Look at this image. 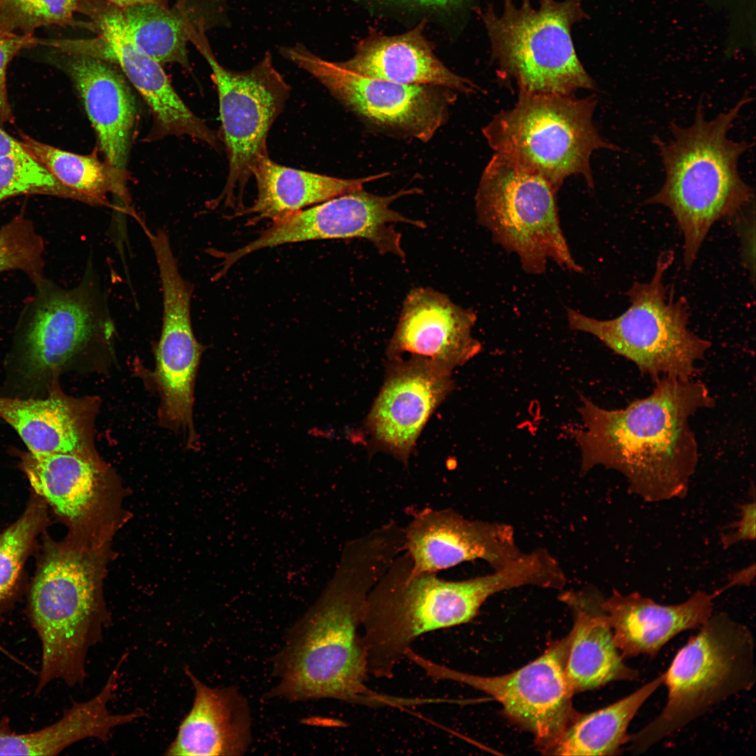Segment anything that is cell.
<instances>
[{"mask_svg": "<svg viewBox=\"0 0 756 756\" xmlns=\"http://www.w3.org/2000/svg\"><path fill=\"white\" fill-rule=\"evenodd\" d=\"M402 552L400 536L381 526L344 546L319 597L290 628L274 659L277 684L267 699H334L368 706L402 699L370 690L367 652L360 634L368 595Z\"/></svg>", "mask_w": 756, "mask_h": 756, "instance_id": "6da1fadb", "label": "cell"}, {"mask_svg": "<svg viewBox=\"0 0 756 756\" xmlns=\"http://www.w3.org/2000/svg\"><path fill=\"white\" fill-rule=\"evenodd\" d=\"M652 393L625 407L602 408L581 396L582 428L568 432L581 453L582 474L603 466L622 474L629 493L648 503L684 498L699 462L690 425L715 401L699 381L662 377Z\"/></svg>", "mask_w": 756, "mask_h": 756, "instance_id": "7a4b0ae2", "label": "cell"}, {"mask_svg": "<svg viewBox=\"0 0 756 756\" xmlns=\"http://www.w3.org/2000/svg\"><path fill=\"white\" fill-rule=\"evenodd\" d=\"M537 561L524 554L491 574L447 580L416 573L400 554L370 591L361 628L369 674L391 678L405 652L421 635L467 623L491 596L541 580Z\"/></svg>", "mask_w": 756, "mask_h": 756, "instance_id": "3957f363", "label": "cell"}, {"mask_svg": "<svg viewBox=\"0 0 756 756\" xmlns=\"http://www.w3.org/2000/svg\"><path fill=\"white\" fill-rule=\"evenodd\" d=\"M750 99L743 96L710 120L705 118L699 102L690 125L671 122L672 136L667 142L657 136L652 139L662 158L665 178L646 203L667 207L674 216L683 235L687 268L694 262L713 225L737 215L753 197L752 188L738 170L739 159L750 145L728 136Z\"/></svg>", "mask_w": 756, "mask_h": 756, "instance_id": "277c9868", "label": "cell"}, {"mask_svg": "<svg viewBox=\"0 0 756 756\" xmlns=\"http://www.w3.org/2000/svg\"><path fill=\"white\" fill-rule=\"evenodd\" d=\"M95 566L74 538L44 539L27 597V615L42 649L35 695L55 680L74 687L86 678L88 652L111 622Z\"/></svg>", "mask_w": 756, "mask_h": 756, "instance_id": "5b68a950", "label": "cell"}, {"mask_svg": "<svg viewBox=\"0 0 756 756\" xmlns=\"http://www.w3.org/2000/svg\"><path fill=\"white\" fill-rule=\"evenodd\" d=\"M596 104L594 96L519 91L515 106L496 114L482 132L496 153L541 176L555 190L572 175L582 176L592 188L593 152L619 150L594 125Z\"/></svg>", "mask_w": 756, "mask_h": 756, "instance_id": "8992f818", "label": "cell"}, {"mask_svg": "<svg viewBox=\"0 0 756 756\" xmlns=\"http://www.w3.org/2000/svg\"><path fill=\"white\" fill-rule=\"evenodd\" d=\"M754 648L748 627L726 612L713 613L664 673L666 703L652 721L629 735L630 752H645L713 706L750 690L755 681Z\"/></svg>", "mask_w": 756, "mask_h": 756, "instance_id": "52a82bcc", "label": "cell"}, {"mask_svg": "<svg viewBox=\"0 0 756 756\" xmlns=\"http://www.w3.org/2000/svg\"><path fill=\"white\" fill-rule=\"evenodd\" d=\"M673 259V252L662 253L651 280L634 281L627 292L630 306L620 316L598 320L566 308L569 328L598 338L654 382L662 377L693 378L711 343L689 328L685 300L676 299L664 284Z\"/></svg>", "mask_w": 756, "mask_h": 756, "instance_id": "ba28073f", "label": "cell"}, {"mask_svg": "<svg viewBox=\"0 0 756 756\" xmlns=\"http://www.w3.org/2000/svg\"><path fill=\"white\" fill-rule=\"evenodd\" d=\"M499 71L515 80L519 91L571 95L596 84L576 53L572 28L587 18L582 0H531L516 6L503 0L497 14L489 6L480 14Z\"/></svg>", "mask_w": 756, "mask_h": 756, "instance_id": "9c48e42d", "label": "cell"}, {"mask_svg": "<svg viewBox=\"0 0 756 756\" xmlns=\"http://www.w3.org/2000/svg\"><path fill=\"white\" fill-rule=\"evenodd\" d=\"M556 190L543 178L495 153L475 195L477 222L493 241L519 258L528 274H541L548 260L582 273L562 232Z\"/></svg>", "mask_w": 756, "mask_h": 756, "instance_id": "30bf717a", "label": "cell"}, {"mask_svg": "<svg viewBox=\"0 0 756 756\" xmlns=\"http://www.w3.org/2000/svg\"><path fill=\"white\" fill-rule=\"evenodd\" d=\"M205 31L192 29L189 41L209 64L217 88L222 140L229 164L220 200L235 205L241 202L253 167L268 155L269 132L285 106L290 88L274 67L270 52L249 69L224 67L212 52Z\"/></svg>", "mask_w": 756, "mask_h": 756, "instance_id": "8fae6325", "label": "cell"}, {"mask_svg": "<svg viewBox=\"0 0 756 756\" xmlns=\"http://www.w3.org/2000/svg\"><path fill=\"white\" fill-rule=\"evenodd\" d=\"M20 317L22 374L28 381L56 377L87 347L108 343L114 326L104 292L89 265L80 283L62 288L45 278Z\"/></svg>", "mask_w": 756, "mask_h": 756, "instance_id": "7c38bea8", "label": "cell"}, {"mask_svg": "<svg viewBox=\"0 0 756 756\" xmlns=\"http://www.w3.org/2000/svg\"><path fill=\"white\" fill-rule=\"evenodd\" d=\"M568 637L550 645L533 662L509 673L475 675L434 662L412 648L405 657L431 678L469 685L492 696L507 717L532 733L543 754L551 750L569 724L579 714L572 704L574 694L565 673Z\"/></svg>", "mask_w": 756, "mask_h": 756, "instance_id": "4fadbf2b", "label": "cell"}, {"mask_svg": "<svg viewBox=\"0 0 756 756\" xmlns=\"http://www.w3.org/2000/svg\"><path fill=\"white\" fill-rule=\"evenodd\" d=\"M279 53L323 84L349 109L379 127L427 141L444 123L449 93L432 85H405L354 72L302 44L282 46Z\"/></svg>", "mask_w": 756, "mask_h": 756, "instance_id": "5bb4252c", "label": "cell"}, {"mask_svg": "<svg viewBox=\"0 0 756 756\" xmlns=\"http://www.w3.org/2000/svg\"><path fill=\"white\" fill-rule=\"evenodd\" d=\"M420 192L412 188L380 196L360 189L333 197L272 223L255 240L236 251L223 253V263L230 267L251 253L284 244L349 238L366 239L380 253L404 259L401 234L396 230L394 223H405L419 228H425L426 224L404 216L390 205L402 196Z\"/></svg>", "mask_w": 756, "mask_h": 756, "instance_id": "9a60e30c", "label": "cell"}, {"mask_svg": "<svg viewBox=\"0 0 756 756\" xmlns=\"http://www.w3.org/2000/svg\"><path fill=\"white\" fill-rule=\"evenodd\" d=\"M78 11L91 19L97 37L71 40V50L120 67L150 108L154 120L153 139L188 135L214 149L220 146L217 134L186 106L161 64L140 50L130 39L119 8L104 0H83Z\"/></svg>", "mask_w": 756, "mask_h": 756, "instance_id": "2e32d148", "label": "cell"}, {"mask_svg": "<svg viewBox=\"0 0 756 756\" xmlns=\"http://www.w3.org/2000/svg\"><path fill=\"white\" fill-rule=\"evenodd\" d=\"M162 290V333L156 350L155 381L162 399V418L196 438L192 421L193 387L202 345L191 323L192 286L180 273L169 238L151 241Z\"/></svg>", "mask_w": 756, "mask_h": 756, "instance_id": "e0dca14e", "label": "cell"}, {"mask_svg": "<svg viewBox=\"0 0 756 756\" xmlns=\"http://www.w3.org/2000/svg\"><path fill=\"white\" fill-rule=\"evenodd\" d=\"M384 382L366 419L372 441L407 462L431 414L451 391V371L415 358L391 360Z\"/></svg>", "mask_w": 756, "mask_h": 756, "instance_id": "ac0fdd59", "label": "cell"}, {"mask_svg": "<svg viewBox=\"0 0 756 756\" xmlns=\"http://www.w3.org/2000/svg\"><path fill=\"white\" fill-rule=\"evenodd\" d=\"M404 528L405 552L416 573H437L476 559L496 570L524 554L510 525L468 519L451 509L422 510Z\"/></svg>", "mask_w": 756, "mask_h": 756, "instance_id": "d6986e66", "label": "cell"}, {"mask_svg": "<svg viewBox=\"0 0 756 756\" xmlns=\"http://www.w3.org/2000/svg\"><path fill=\"white\" fill-rule=\"evenodd\" d=\"M476 320L472 309L454 304L445 294L414 288L403 302L387 356L393 360L408 354L452 371L482 350L472 335Z\"/></svg>", "mask_w": 756, "mask_h": 756, "instance_id": "ffe728a7", "label": "cell"}, {"mask_svg": "<svg viewBox=\"0 0 756 756\" xmlns=\"http://www.w3.org/2000/svg\"><path fill=\"white\" fill-rule=\"evenodd\" d=\"M53 50V62L67 74L83 103L106 162L125 172L136 109L125 76L106 60Z\"/></svg>", "mask_w": 756, "mask_h": 756, "instance_id": "44dd1931", "label": "cell"}, {"mask_svg": "<svg viewBox=\"0 0 756 756\" xmlns=\"http://www.w3.org/2000/svg\"><path fill=\"white\" fill-rule=\"evenodd\" d=\"M724 591L699 590L682 603L666 606L638 592L621 594L615 589L610 596L602 597L601 606L622 658L654 657L676 635L700 627L713 614L715 598Z\"/></svg>", "mask_w": 756, "mask_h": 756, "instance_id": "7402d4cb", "label": "cell"}, {"mask_svg": "<svg viewBox=\"0 0 756 756\" xmlns=\"http://www.w3.org/2000/svg\"><path fill=\"white\" fill-rule=\"evenodd\" d=\"M184 671L193 686L194 700L164 755L244 754L251 743V718L246 698L234 687H209L188 666Z\"/></svg>", "mask_w": 756, "mask_h": 756, "instance_id": "603a6c76", "label": "cell"}, {"mask_svg": "<svg viewBox=\"0 0 756 756\" xmlns=\"http://www.w3.org/2000/svg\"><path fill=\"white\" fill-rule=\"evenodd\" d=\"M122 655L99 692L89 700L74 704L55 722L28 733L12 730L7 717L0 720V755H57L74 743L87 738L106 741L113 729L146 716L136 708L125 713H113L108 704L118 685Z\"/></svg>", "mask_w": 756, "mask_h": 756, "instance_id": "cb8c5ba5", "label": "cell"}, {"mask_svg": "<svg viewBox=\"0 0 756 756\" xmlns=\"http://www.w3.org/2000/svg\"><path fill=\"white\" fill-rule=\"evenodd\" d=\"M594 592H568L560 599L573 610L574 625L568 634L565 664L573 693L596 689L618 680H633L638 671L626 666L617 649L601 606Z\"/></svg>", "mask_w": 756, "mask_h": 756, "instance_id": "d4e9b609", "label": "cell"}, {"mask_svg": "<svg viewBox=\"0 0 756 756\" xmlns=\"http://www.w3.org/2000/svg\"><path fill=\"white\" fill-rule=\"evenodd\" d=\"M424 24L400 35L371 34L357 45L354 57L340 63L354 72L394 83L474 92V83L453 73L435 55L423 34Z\"/></svg>", "mask_w": 756, "mask_h": 756, "instance_id": "484cf974", "label": "cell"}, {"mask_svg": "<svg viewBox=\"0 0 756 756\" xmlns=\"http://www.w3.org/2000/svg\"><path fill=\"white\" fill-rule=\"evenodd\" d=\"M20 465L34 493L74 534L102 502L104 475L93 456L71 453L22 452Z\"/></svg>", "mask_w": 756, "mask_h": 756, "instance_id": "4316f807", "label": "cell"}, {"mask_svg": "<svg viewBox=\"0 0 756 756\" xmlns=\"http://www.w3.org/2000/svg\"><path fill=\"white\" fill-rule=\"evenodd\" d=\"M43 399L0 397V417L13 427L28 451L93 456L86 403L65 395L52 378Z\"/></svg>", "mask_w": 756, "mask_h": 756, "instance_id": "83f0119b", "label": "cell"}, {"mask_svg": "<svg viewBox=\"0 0 756 756\" xmlns=\"http://www.w3.org/2000/svg\"><path fill=\"white\" fill-rule=\"evenodd\" d=\"M382 173L359 178L345 179L288 167L260 158L252 171L257 197L244 214L280 221L306 207L333 197L363 189L365 183L386 177Z\"/></svg>", "mask_w": 756, "mask_h": 756, "instance_id": "f1b7e54d", "label": "cell"}, {"mask_svg": "<svg viewBox=\"0 0 756 756\" xmlns=\"http://www.w3.org/2000/svg\"><path fill=\"white\" fill-rule=\"evenodd\" d=\"M664 673L598 710L578 714L551 750L555 755H616L627 743L629 724L647 699L664 684Z\"/></svg>", "mask_w": 756, "mask_h": 756, "instance_id": "f546056e", "label": "cell"}, {"mask_svg": "<svg viewBox=\"0 0 756 756\" xmlns=\"http://www.w3.org/2000/svg\"><path fill=\"white\" fill-rule=\"evenodd\" d=\"M120 10L125 32L136 47L160 64L177 63L186 68L188 24L214 12L209 0L189 9L180 3L178 10L153 4Z\"/></svg>", "mask_w": 756, "mask_h": 756, "instance_id": "4dcf8cb0", "label": "cell"}, {"mask_svg": "<svg viewBox=\"0 0 756 756\" xmlns=\"http://www.w3.org/2000/svg\"><path fill=\"white\" fill-rule=\"evenodd\" d=\"M20 138L22 147L59 182L80 195L84 203L113 207L108 196L115 195L128 207L125 172L100 161L95 155L64 150L22 132Z\"/></svg>", "mask_w": 756, "mask_h": 756, "instance_id": "1f68e13d", "label": "cell"}, {"mask_svg": "<svg viewBox=\"0 0 756 756\" xmlns=\"http://www.w3.org/2000/svg\"><path fill=\"white\" fill-rule=\"evenodd\" d=\"M48 524V505L34 493L20 517L0 535V629L18 599L26 560Z\"/></svg>", "mask_w": 756, "mask_h": 756, "instance_id": "d6a6232c", "label": "cell"}, {"mask_svg": "<svg viewBox=\"0 0 756 756\" xmlns=\"http://www.w3.org/2000/svg\"><path fill=\"white\" fill-rule=\"evenodd\" d=\"M26 195L55 196L83 202L80 195L59 182L25 149L0 157V204Z\"/></svg>", "mask_w": 756, "mask_h": 756, "instance_id": "836d02e7", "label": "cell"}, {"mask_svg": "<svg viewBox=\"0 0 756 756\" xmlns=\"http://www.w3.org/2000/svg\"><path fill=\"white\" fill-rule=\"evenodd\" d=\"M45 244L32 221L20 214L0 227V274L23 272L34 284L44 276Z\"/></svg>", "mask_w": 756, "mask_h": 756, "instance_id": "e575fe53", "label": "cell"}, {"mask_svg": "<svg viewBox=\"0 0 756 756\" xmlns=\"http://www.w3.org/2000/svg\"><path fill=\"white\" fill-rule=\"evenodd\" d=\"M83 0H0V28L32 35L37 29L74 22Z\"/></svg>", "mask_w": 756, "mask_h": 756, "instance_id": "d590c367", "label": "cell"}, {"mask_svg": "<svg viewBox=\"0 0 756 756\" xmlns=\"http://www.w3.org/2000/svg\"><path fill=\"white\" fill-rule=\"evenodd\" d=\"M39 38L33 34H22L0 28V122H14L7 89V68L13 58L22 50L38 45Z\"/></svg>", "mask_w": 756, "mask_h": 756, "instance_id": "8d00e7d4", "label": "cell"}, {"mask_svg": "<svg viewBox=\"0 0 756 756\" xmlns=\"http://www.w3.org/2000/svg\"><path fill=\"white\" fill-rule=\"evenodd\" d=\"M728 529L727 532L722 534L720 538L724 548L730 547L743 542L755 540L756 503L755 497L752 500L740 505L739 517Z\"/></svg>", "mask_w": 756, "mask_h": 756, "instance_id": "74e56055", "label": "cell"}, {"mask_svg": "<svg viewBox=\"0 0 756 756\" xmlns=\"http://www.w3.org/2000/svg\"><path fill=\"white\" fill-rule=\"evenodd\" d=\"M24 150L20 141L10 136L0 127V157Z\"/></svg>", "mask_w": 756, "mask_h": 756, "instance_id": "f35d334b", "label": "cell"}, {"mask_svg": "<svg viewBox=\"0 0 756 756\" xmlns=\"http://www.w3.org/2000/svg\"><path fill=\"white\" fill-rule=\"evenodd\" d=\"M755 566H748L740 571L735 573L732 577L729 578L728 583L724 586L727 589L729 587H732L738 585L749 584L752 580L754 578L755 575Z\"/></svg>", "mask_w": 756, "mask_h": 756, "instance_id": "ab89813d", "label": "cell"}, {"mask_svg": "<svg viewBox=\"0 0 756 756\" xmlns=\"http://www.w3.org/2000/svg\"><path fill=\"white\" fill-rule=\"evenodd\" d=\"M104 1L108 2L109 4L113 5L115 7L119 8H125L136 6V5L147 4H158V5L162 6L167 7L166 0H104Z\"/></svg>", "mask_w": 756, "mask_h": 756, "instance_id": "60d3db41", "label": "cell"}, {"mask_svg": "<svg viewBox=\"0 0 756 756\" xmlns=\"http://www.w3.org/2000/svg\"><path fill=\"white\" fill-rule=\"evenodd\" d=\"M402 1H407L418 4L421 6H434V7H446L449 6H454L460 3L463 0H402Z\"/></svg>", "mask_w": 756, "mask_h": 756, "instance_id": "b9f144b4", "label": "cell"}]
</instances>
